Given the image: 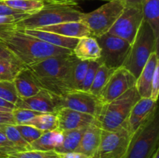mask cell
<instances>
[{
  "instance_id": "obj_18",
  "label": "cell",
  "mask_w": 159,
  "mask_h": 158,
  "mask_svg": "<svg viewBox=\"0 0 159 158\" xmlns=\"http://www.w3.org/2000/svg\"><path fill=\"white\" fill-rule=\"evenodd\" d=\"M102 128L97 120L85 128L80 143L75 151L83 153L89 157H93L98 150L101 139Z\"/></svg>"
},
{
  "instance_id": "obj_10",
  "label": "cell",
  "mask_w": 159,
  "mask_h": 158,
  "mask_svg": "<svg viewBox=\"0 0 159 158\" xmlns=\"http://www.w3.org/2000/svg\"><path fill=\"white\" fill-rule=\"evenodd\" d=\"M127 129L108 131L102 129L101 139L94 158H124L130 142Z\"/></svg>"
},
{
  "instance_id": "obj_20",
  "label": "cell",
  "mask_w": 159,
  "mask_h": 158,
  "mask_svg": "<svg viewBox=\"0 0 159 158\" xmlns=\"http://www.w3.org/2000/svg\"><path fill=\"white\" fill-rule=\"evenodd\" d=\"M72 52L79 60L96 61L100 58L101 50L96 38L85 37L79 39Z\"/></svg>"
},
{
  "instance_id": "obj_5",
  "label": "cell",
  "mask_w": 159,
  "mask_h": 158,
  "mask_svg": "<svg viewBox=\"0 0 159 158\" xmlns=\"http://www.w3.org/2000/svg\"><path fill=\"white\" fill-rule=\"evenodd\" d=\"M158 45L152 28L143 20L122 67L137 79L151 54L155 50H158Z\"/></svg>"
},
{
  "instance_id": "obj_41",
  "label": "cell",
  "mask_w": 159,
  "mask_h": 158,
  "mask_svg": "<svg viewBox=\"0 0 159 158\" xmlns=\"http://www.w3.org/2000/svg\"><path fill=\"white\" fill-rule=\"evenodd\" d=\"M59 158H91L83 153H79V152L73 151L68 152V153H58Z\"/></svg>"
},
{
  "instance_id": "obj_43",
  "label": "cell",
  "mask_w": 159,
  "mask_h": 158,
  "mask_svg": "<svg viewBox=\"0 0 159 158\" xmlns=\"http://www.w3.org/2000/svg\"><path fill=\"white\" fill-rule=\"evenodd\" d=\"M141 1L142 0H121L124 7H141Z\"/></svg>"
},
{
  "instance_id": "obj_17",
  "label": "cell",
  "mask_w": 159,
  "mask_h": 158,
  "mask_svg": "<svg viewBox=\"0 0 159 158\" xmlns=\"http://www.w3.org/2000/svg\"><path fill=\"white\" fill-rule=\"evenodd\" d=\"M159 66L158 50H155L137 78L135 87L141 98H150L151 85L156 68Z\"/></svg>"
},
{
  "instance_id": "obj_42",
  "label": "cell",
  "mask_w": 159,
  "mask_h": 158,
  "mask_svg": "<svg viewBox=\"0 0 159 158\" xmlns=\"http://www.w3.org/2000/svg\"><path fill=\"white\" fill-rule=\"evenodd\" d=\"M0 57L2 59H6V60H13V61L19 62L10 52H9V51H8L4 46H2L1 44H0ZM19 63H20V62H19Z\"/></svg>"
},
{
  "instance_id": "obj_7",
  "label": "cell",
  "mask_w": 159,
  "mask_h": 158,
  "mask_svg": "<svg viewBox=\"0 0 159 158\" xmlns=\"http://www.w3.org/2000/svg\"><path fill=\"white\" fill-rule=\"evenodd\" d=\"M124 9L121 0H110L98 9L82 14L80 21L88 27L94 38L107 33Z\"/></svg>"
},
{
  "instance_id": "obj_31",
  "label": "cell",
  "mask_w": 159,
  "mask_h": 158,
  "mask_svg": "<svg viewBox=\"0 0 159 158\" xmlns=\"http://www.w3.org/2000/svg\"><path fill=\"white\" fill-rule=\"evenodd\" d=\"M0 99L13 105L20 99L12 81H0Z\"/></svg>"
},
{
  "instance_id": "obj_4",
  "label": "cell",
  "mask_w": 159,
  "mask_h": 158,
  "mask_svg": "<svg viewBox=\"0 0 159 158\" xmlns=\"http://www.w3.org/2000/svg\"><path fill=\"white\" fill-rule=\"evenodd\" d=\"M140 99L136 87L134 86L120 97L103 105L96 119L102 129L108 131L127 129L130 111Z\"/></svg>"
},
{
  "instance_id": "obj_49",
  "label": "cell",
  "mask_w": 159,
  "mask_h": 158,
  "mask_svg": "<svg viewBox=\"0 0 159 158\" xmlns=\"http://www.w3.org/2000/svg\"><path fill=\"white\" fill-rule=\"evenodd\" d=\"M0 59H2V58H1V57H0Z\"/></svg>"
},
{
  "instance_id": "obj_6",
  "label": "cell",
  "mask_w": 159,
  "mask_h": 158,
  "mask_svg": "<svg viewBox=\"0 0 159 158\" xmlns=\"http://www.w3.org/2000/svg\"><path fill=\"white\" fill-rule=\"evenodd\" d=\"M159 116L158 110L130 139L124 158H152L158 148Z\"/></svg>"
},
{
  "instance_id": "obj_8",
  "label": "cell",
  "mask_w": 159,
  "mask_h": 158,
  "mask_svg": "<svg viewBox=\"0 0 159 158\" xmlns=\"http://www.w3.org/2000/svg\"><path fill=\"white\" fill-rule=\"evenodd\" d=\"M96 40L101 50L100 58L97 61L113 70L122 67L130 48V43L110 33L104 34Z\"/></svg>"
},
{
  "instance_id": "obj_48",
  "label": "cell",
  "mask_w": 159,
  "mask_h": 158,
  "mask_svg": "<svg viewBox=\"0 0 159 158\" xmlns=\"http://www.w3.org/2000/svg\"><path fill=\"white\" fill-rule=\"evenodd\" d=\"M6 155H4V154H1L0 153V158H6Z\"/></svg>"
},
{
  "instance_id": "obj_26",
  "label": "cell",
  "mask_w": 159,
  "mask_h": 158,
  "mask_svg": "<svg viewBox=\"0 0 159 158\" xmlns=\"http://www.w3.org/2000/svg\"><path fill=\"white\" fill-rule=\"evenodd\" d=\"M0 132L7 137L18 152L30 150V145L22 137L15 125L3 124L0 125Z\"/></svg>"
},
{
  "instance_id": "obj_38",
  "label": "cell",
  "mask_w": 159,
  "mask_h": 158,
  "mask_svg": "<svg viewBox=\"0 0 159 158\" xmlns=\"http://www.w3.org/2000/svg\"><path fill=\"white\" fill-rule=\"evenodd\" d=\"M0 15H14V16L25 18V17L28 16L29 14L24 13V12H20V11L15 10V9L9 7L2 0H0Z\"/></svg>"
},
{
  "instance_id": "obj_22",
  "label": "cell",
  "mask_w": 159,
  "mask_h": 158,
  "mask_svg": "<svg viewBox=\"0 0 159 158\" xmlns=\"http://www.w3.org/2000/svg\"><path fill=\"white\" fill-rule=\"evenodd\" d=\"M63 142V133L58 129L45 132L37 140L30 144V150L50 151L55 150Z\"/></svg>"
},
{
  "instance_id": "obj_9",
  "label": "cell",
  "mask_w": 159,
  "mask_h": 158,
  "mask_svg": "<svg viewBox=\"0 0 159 158\" xmlns=\"http://www.w3.org/2000/svg\"><path fill=\"white\" fill-rule=\"evenodd\" d=\"M55 100L58 109L60 108H70L90 115L96 119L103 106L98 96L81 90H73L62 95H55Z\"/></svg>"
},
{
  "instance_id": "obj_34",
  "label": "cell",
  "mask_w": 159,
  "mask_h": 158,
  "mask_svg": "<svg viewBox=\"0 0 159 158\" xmlns=\"http://www.w3.org/2000/svg\"><path fill=\"white\" fill-rule=\"evenodd\" d=\"M41 114L38 112L26 108H14L12 112L15 125H26L35 116Z\"/></svg>"
},
{
  "instance_id": "obj_36",
  "label": "cell",
  "mask_w": 159,
  "mask_h": 158,
  "mask_svg": "<svg viewBox=\"0 0 159 158\" xmlns=\"http://www.w3.org/2000/svg\"><path fill=\"white\" fill-rule=\"evenodd\" d=\"M18 152L12 143L7 139L2 132H0V153L4 155H9Z\"/></svg>"
},
{
  "instance_id": "obj_50",
  "label": "cell",
  "mask_w": 159,
  "mask_h": 158,
  "mask_svg": "<svg viewBox=\"0 0 159 158\" xmlns=\"http://www.w3.org/2000/svg\"><path fill=\"white\" fill-rule=\"evenodd\" d=\"M92 158H94V157H92Z\"/></svg>"
},
{
  "instance_id": "obj_24",
  "label": "cell",
  "mask_w": 159,
  "mask_h": 158,
  "mask_svg": "<svg viewBox=\"0 0 159 158\" xmlns=\"http://www.w3.org/2000/svg\"><path fill=\"white\" fill-rule=\"evenodd\" d=\"M9 7L32 15L36 13L52 0H2Z\"/></svg>"
},
{
  "instance_id": "obj_30",
  "label": "cell",
  "mask_w": 159,
  "mask_h": 158,
  "mask_svg": "<svg viewBox=\"0 0 159 158\" xmlns=\"http://www.w3.org/2000/svg\"><path fill=\"white\" fill-rule=\"evenodd\" d=\"M23 65L16 61L0 59V81H13Z\"/></svg>"
},
{
  "instance_id": "obj_13",
  "label": "cell",
  "mask_w": 159,
  "mask_h": 158,
  "mask_svg": "<svg viewBox=\"0 0 159 158\" xmlns=\"http://www.w3.org/2000/svg\"><path fill=\"white\" fill-rule=\"evenodd\" d=\"M158 110V104L150 98H141L130 111L127 130L130 138L144 125Z\"/></svg>"
},
{
  "instance_id": "obj_19",
  "label": "cell",
  "mask_w": 159,
  "mask_h": 158,
  "mask_svg": "<svg viewBox=\"0 0 159 158\" xmlns=\"http://www.w3.org/2000/svg\"><path fill=\"white\" fill-rule=\"evenodd\" d=\"M38 29L54 33L69 38L81 39L82 37H91L88 27L82 21L65 22L39 28Z\"/></svg>"
},
{
  "instance_id": "obj_14",
  "label": "cell",
  "mask_w": 159,
  "mask_h": 158,
  "mask_svg": "<svg viewBox=\"0 0 159 158\" xmlns=\"http://www.w3.org/2000/svg\"><path fill=\"white\" fill-rule=\"evenodd\" d=\"M15 106L17 108H26L40 113H56L58 110L55 94L43 88L35 95L26 99H20Z\"/></svg>"
},
{
  "instance_id": "obj_27",
  "label": "cell",
  "mask_w": 159,
  "mask_h": 158,
  "mask_svg": "<svg viewBox=\"0 0 159 158\" xmlns=\"http://www.w3.org/2000/svg\"><path fill=\"white\" fill-rule=\"evenodd\" d=\"M26 125H30L44 132L57 129V119L55 113H41L31 119Z\"/></svg>"
},
{
  "instance_id": "obj_44",
  "label": "cell",
  "mask_w": 159,
  "mask_h": 158,
  "mask_svg": "<svg viewBox=\"0 0 159 158\" xmlns=\"http://www.w3.org/2000/svg\"><path fill=\"white\" fill-rule=\"evenodd\" d=\"M54 2H65V3H71V4H76L80 2H85V1H93V0H52ZM99 1H110V0H99Z\"/></svg>"
},
{
  "instance_id": "obj_15",
  "label": "cell",
  "mask_w": 159,
  "mask_h": 158,
  "mask_svg": "<svg viewBox=\"0 0 159 158\" xmlns=\"http://www.w3.org/2000/svg\"><path fill=\"white\" fill-rule=\"evenodd\" d=\"M55 114L57 119V129L61 131L87 127L96 120L90 115L67 108H60Z\"/></svg>"
},
{
  "instance_id": "obj_37",
  "label": "cell",
  "mask_w": 159,
  "mask_h": 158,
  "mask_svg": "<svg viewBox=\"0 0 159 158\" xmlns=\"http://www.w3.org/2000/svg\"><path fill=\"white\" fill-rule=\"evenodd\" d=\"M159 94V66L156 68L152 79V85H151V94L150 99L155 102L158 101Z\"/></svg>"
},
{
  "instance_id": "obj_46",
  "label": "cell",
  "mask_w": 159,
  "mask_h": 158,
  "mask_svg": "<svg viewBox=\"0 0 159 158\" xmlns=\"http://www.w3.org/2000/svg\"><path fill=\"white\" fill-rule=\"evenodd\" d=\"M12 110L9 109V108H2V107H0V112H12Z\"/></svg>"
},
{
  "instance_id": "obj_33",
  "label": "cell",
  "mask_w": 159,
  "mask_h": 158,
  "mask_svg": "<svg viewBox=\"0 0 159 158\" xmlns=\"http://www.w3.org/2000/svg\"><path fill=\"white\" fill-rule=\"evenodd\" d=\"M22 137L30 145L45 133L43 130L37 129L30 125H15Z\"/></svg>"
},
{
  "instance_id": "obj_16",
  "label": "cell",
  "mask_w": 159,
  "mask_h": 158,
  "mask_svg": "<svg viewBox=\"0 0 159 158\" xmlns=\"http://www.w3.org/2000/svg\"><path fill=\"white\" fill-rule=\"evenodd\" d=\"M20 99H26L37 94L42 89L41 85L27 67H23L13 79Z\"/></svg>"
},
{
  "instance_id": "obj_45",
  "label": "cell",
  "mask_w": 159,
  "mask_h": 158,
  "mask_svg": "<svg viewBox=\"0 0 159 158\" xmlns=\"http://www.w3.org/2000/svg\"><path fill=\"white\" fill-rule=\"evenodd\" d=\"M0 107H2V108H9V109L13 110L14 108H16L15 105L12 103H9V102H6V101L3 100V99H0Z\"/></svg>"
},
{
  "instance_id": "obj_2",
  "label": "cell",
  "mask_w": 159,
  "mask_h": 158,
  "mask_svg": "<svg viewBox=\"0 0 159 158\" xmlns=\"http://www.w3.org/2000/svg\"><path fill=\"white\" fill-rule=\"evenodd\" d=\"M77 60L72 52L48 57L27 68L32 71L42 88L60 96L72 91L71 70Z\"/></svg>"
},
{
  "instance_id": "obj_29",
  "label": "cell",
  "mask_w": 159,
  "mask_h": 158,
  "mask_svg": "<svg viewBox=\"0 0 159 158\" xmlns=\"http://www.w3.org/2000/svg\"><path fill=\"white\" fill-rule=\"evenodd\" d=\"M89 64V61L79 60V59L74 64L71 74V85L72 91L80 90L82 81L88 70Z\"/></svg>"
},
{
  "instance_id": "obj_11",
  "label": "cell",
  "mask_w": 159,
  "mask_h": 158,
  "mask_svg": "<svg viewBox=\"0 0 159 158\" xmlns=\"http://www.w3.org/2000/svg\"><path fill=\"white\" fill-rule=\"evenodd\" d=\"M143 20L141 7H124L122 13L107 33L120 37L131 44Z\"/></svg>"
},
{
  "instance_id": "obj_32",
  "label": "cell",
  "mask_w": 159,
  "mask_h": 158,
  "mask_svg": "<svg viewBox=\"0 0 159 158\" xmlns=\"http://www.w3.org/2000/svg\"><path fill=\"white\" fill-rule=\"evenodd\" d=\"M6 158H59L58 153L55 150L41 151V150H26L16 152L7 155Z\"/></svg>"
},
{
  "instance_id": "obj_35",
  "label": "cell",
  "mask_w": 159,
  "mask_h": 158,
  "mask_svg": "<svg viewBox=\"0 0 159 158\" xmlns=\"http://www.w3.org/2000/svg\"><path fill=\"white\" fill-rule=\"evenodd\" d=\"M99 65H100V64L97 60L96 61H89L88 70H87L86 74H85V77H84L83 81H82V86H81V91H89V92L90 88H91L93 79L95 77V74H96V72Z\"/></svg>"
},
{
  "instance_id": "obj_39",
  "label": "cell",
  "mask_w": 159,
  "mask_h": 158,
  "mask_svg": "<svg viewBox=\"0 0 159 158\" xmlns=\"http://www.w3.org/2000/svg\"><path fill=\"white\" fill-rule=\"evenodd\" d=\"M22 19L24 18H22V17L19 16H14V15H0V26L14 24L16 22L22 20Z\"/></svg>"
},
{
  "instance_id": "obj_47",
  "label": "cell",
  "mask_w": 159,
  "mask_h": 158,
  "mask_svg": "<svg viewBox=\"0 0 159 158\" xmlns=\"http://www.w3.org/2000/svg\"><path fill=\"white\" fill-rule=\"evenodd\" d=\"M152 158H159V148L157 149L156 151H155V153H154Z\"/></svg>"
},
{
  "instance_id": "obj_21",
  "label": "cell",
  "mask_w": 159,
  "mask_h": 158,
  "mask_svg": "<svg viewBox=\"0 0 159 158\" xmlns=\"http://www.w3.org/2000/svg\"><path fill=\"white\" fill-rule=\"evenodd\" d=\"M25 33L36 37L40 40L46 42L49 44L53 45L59 47L66 48L73 50L75 45L77 44L79 39L69 38V37H64L59 34L54 33L48 32V31L41 30L38 29H22Z\"/></svg>"
},
{
  "instance_id": "obj_23",
  "label": "cell",
  "mask_w": 159,
  "mask_h": 158,
  "mask_svg": "<svg viewBox=\"0 0 159 158\" xmlns=\"http://www.w3.org/2000/svg\"><path fill=\"white\" fill-rule=\"evenodd\" d=\"M141 8L144 20L152 28L156 41L159 42V0H142Z\"/></svg>"
},
{
  "instance_id": "obj_12",
  "label": "cell",
  "mask_w": 159,
  "mask_h": 158,
  "mask_svg": "<svg viewBox=\"0 0 159 158\" xmlns=\"http://www.w3.org/2000/svg\"><path fill=\"white\" fill-rule=\"evenodd\" d=\"M136 77L124 67L117 68L110 75L102 88L99 98L103 105L112 102L132 87L135 86Z\"/></svg>"
},
{
  "instance_id": "obj_28",
  "label": "cell",
  "mask_w": 159,
  "mask_h": 158,
  "mask_svg": "<svg viewBox=\"0 0 159 158\" xmlns=\"http://www.w3.org/2000/svg\"><path fill=\"white\" fill-rule=\"evenodd\" d=\"M114 71L115 70L107 68L104 64L99 65L95 74V77L90 88L89 92L99 97L102 88Z\"/></svg>"
},
{
  "instance_id": "obj_1",
  "label": "cell",
  "mask_w": 159,
  "mask_h": 158,
  "mask_svg": "<svg viewBox=\"0 0 159 158\" xmlns=\"http://www.w3.org/2000/svg\"><path fill=\"white\" fill-rule=\"evenodd\" d=\"M0 44L24 67H30L52 56L72 53L71 50L53 46L28 35L14 24L0 26Z\"/></svg>"
},
{
  "instance_id": "obj_3",
  "label": "cell",
  "mask_w": 159,
  "mask_h": 158,
  "mask_svg": "<svg viewBox=\"0 0 159 158\" xmlns=\"http://www.w3.org/2000/svg\"><path fill=\"white\" fill-rule=\"evenodd\" d=\"M78 5L52 1L36 13L14 23L20 29H39L65 22L80 21L83 12L76 9Z\"/></svg>"
},
{
  "instance_id": "obj_25",
  "label": "cell",
  "mask_w": 159,
  "mask_h": 158,
  "mask_svg": "<svg viewBox=\"0 0 159 158\" xmlns=\"http://www.w3.org/2000/svg\"><path fill=\"white\" fill-rule=\"evenodd\" d=\"M85 128L86 127L77 129L62 131L63 142L60 147L56 149L55 151L58 153L75 151L82 139V135L85 132Z\"/></svg>"
},
{
  "instance_id": "obj_40",
  "label": "cell",
  "mask_w": 159,
  "mask_h": 158,
  "mask_svg": "<svg viewBox=\"0 0 159 158\" xmlns=\"http://www.w3.org/2000/svg\"><path fill=\"white\" fill-rule=\"evenodd\" d=\"M3 124L15 125L12 112H0V125Z\"/></svg>"
}]
</instances>
